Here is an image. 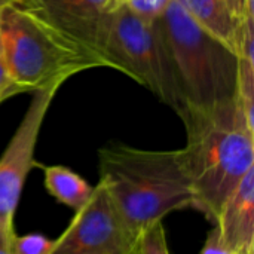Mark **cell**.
I'll use <instances>...</instances> for the list:
<instances>
[{"mask_svg": "<svg viewBox=\"0 0 254 254\" xmlns=\"http://www.w3.org/2000/svg\"><path fill=\"white\" fill-rule=\"evenodd\" d=\"M177 115L186 128L188 141L179 150L193 188V208L214 222L225 199L254 168V125L237 98L207 107L186 103Z\"/></svg>", "mask_w": 254, "mask_h": 254, "instance_id": "obj_1", "label": "cell"}, {"mask_svg": "<svg viewBox=\"0 0 254 254\" xmlns=\"http://www.w3.org/2000/svg\"><path fill=\"white\" fill-rule=\"evenodd\" d=\"M100 180L129 232L138 237L177 210L195 207L180 150L109 144L98 150Z\"/></svg>", "mask_w": 254, "mask_h": 254, "instance_id": "obj_2", "label": "cell"}, {"mask_svg": "<svg viewBox=\"0 0 254 254\" xmlns=\"http://www.w3.org/2000/svg\"><path fill=\"white\" fill-rule=\"evenodd\" d=\"M0 52L22 92H33L95 67L104 61L19 0L0 16Z\"/></svg>", "mask_w": 254, "mask_h": 254, "instance_id": "obj_3", "label": "cell"}, {"mask_svg": "<svg viewBox=\"0 0 254 254\" xmlns=\"http://www.w3.org/2000/svg\"><path fill=\"white\" fill-rule=\"evenodd\" d=\"M185 104L214 106L237 98L240 57L204 31L171 0L159 18Z\"/></svg>", "mask_w": 254, "mask_h": 254, "instance_id": "obj_4", "label": "cell"}, {"mask_svg": "<svg viewBox=\"0 0 254 254\" xmlns=\"http://www.w3.org/2000/svg\"><path fill=\"white\" fill-rule=\"evenodd\" d=\"M98 54L106 67L129 76L176 113L185 106L159 18L147 21L118 4L103 24Z\"/></svg>", "mask_w": 254, "mask_h": 254, "instance_id": "obj_5", "label": "cell"}, {"mask_svg": "<svg viewBox=\"0 0 254 254\" xmlns=\"http://www.w3.org/2000/svg\"><path fill=\"white\" fill-rule=\"evenodd\" d=\"M137 238L129 232L101 183L55 240L51 254H132Z\"/></svg>", "mask_w": 254, "mask_h": 254, "instance_id": "obj_6", "label": "cell"}, {"mask_svg": "<svg viewBox=\"0 0 254 254\" xmlns=\"http://www.w3.org/2000/svg\"><path fill=\"white\" fill-rule=\"evenodd\" d=\"M63 83L33 91L28 109L0 156V220L15 223L25 180L36 167L34 150L45 116Z\"/></svg>", "mask_w": 254, "mask_h": 254, "instance_id": "obj_7", "label": "cell"}, {"mask_svg": "<svg viewBox=\"0 0 254 254\" xmlns=\"http://www.w3.org/2000/svg\"><path fill=\"white\" fill-rule=\"evenodd\" d=\"M51 25L91 52L98 54V42L107 15L119 0H19ZM101 58V57H100ZM103 60V58H101ZM106 64V63H104Z\"/></svg>", "mask_w": 254, "mask_h": 254, "instance_id": "obj_8", "label": "cell"}, {"mask_svg": "<svg viewBox=\"0 0 254 254\" xmlns=\"http://www.w3.org/2000/svg\"><path fill=\"white\" fill-rule=\"evenodd\" d=\"M214 222L231 253L254 254V168L225 199Z\"/></svg>", "mask_w": 254, "mask_h": 254, "instance_id": "obj_9", "label": "cell"}, {"mask_svg": "<svg viewBox=\"0 0 254 254\" xmlns=\"http://www.w3.org/2000/svg\"><path fill=\"white\" fill-rule=\"evenodd\" d=\"M185 12L210 36L226 45L238 57L244 39L246 18L237 16L226 0H177Z\"/></svg>", "mask_w": 254, "mask_h": 254, "instance_id": "obj_10", "label": "cell"}, {"mask_svg": "<svg viewBox=\"0 0 254 254\" xmlns=\"http://www.w3.org/2000/svg\"><path fill=\"white\" fill-rule=\"evenodd\" d=\"M42 168L45 188L60 204L77 211L89 201L95 186H91L77 173L64 165H42Z\"/></svg>", "mask_w": 254, "mask_h": 254, "instance_id": "obj_11", "label": "cell"}, {"mask_svg": "<svg viewBox=\"0 0 254 254\" xmlns=\"http://www.w3.org/2000/svg\"><path fill=\"white\" fill-rule=\"evenodd\" d=\"M137 252L138 254H170L162 222L153 223L138 237Z\"/></svg>", "mask_w": 254, "mask_h": 254, "instance_id": "obj_12", "label": "cell"}, {"mask_svg": "<svg viewBox=\"0 0 254 254\" xmlns=\"http://www.w3.org/2000/svg\"><path fill=\"white\" fill-rule=\"evenodd\" d=\"M55 240H49L42 234L13 235L12 254H51Z\"/></svg>", "mask_w": 254, "mask_h": 254, "instance_id": "obj_13", "label": "cell"}, {"mask_svg": "<svg viewBox=\"0 0 254 254\" xmlns=\"http://www.w3.org/2000/svg\"><path fill=\"white\" fill-rule=\"evenodd\" d=\"M170 1L171 0H119V4H125L131 12L147 21H155L162 16Z\"/></svg>", "mask_w": 254, "mask_h": 254, "instance_id": "obj_14", "label": "cell"}, {"mask_svg": "<svg viewBox=\"0 0 254 254\" xmlns=\"http://www.w3.org/2000/svg\"><path fill=\"white\" fill-rule=\"evenodd\" d=\"M18 94H22V91L10 77L7 67L3 61L1 52H0V103H3L4 100L10 98L13 95H18Z\"/></svg>", "mask_w": 254, "mask_h": 254, "instance_id": "obj_15", "label": "cell"}, {"mask_svg": "<svg viewBox=\"0 0 254 254\" xmlns=\"http://www.w3.org/2000/svg\"><path fill=\"white\" fill-rule=\"evenodd\" d=\"M199 254H232L229 252V249L225 246L222 237H220V232L217 228L211 229V232L208 234L205 243H204V247L201 250Z\"/></svg>", "mask_w": 254, "mask_h": 254, "instance_id": "obj_16", "label": "cell"}, {"mask_svg": "<svg viewBox=\"0 0 254 254\" xmlns=\"http://www.w3.org/2000/svg\"><path fill=\"white\" fill-rule=\"evenodd\" d=\"M15 234V223L0 220V254H12V240Z\"/></svg>", "mask_w": 254, "mask_h": 254, "instance_id": "obj_17", "label": "cell"}, {"mask_svg": "<svg viewBox=\"0 0 254 254\" xmlns=\"http://www.w3.org/2000/svg\"><path fill=\"white\" fill-rule=\"evenodd\" d=\"M231 10L240 16L246 18L247 15H253V0H226Z\"/></svg>", "mask_w": 254, "mask_h": 254, "instance_id": "obj_18", "label": "cell"}, {"mask_svg": "<svg viewBox=\"0 0 254 254\" xmlns=\"http://www.w3.org/2000/svg\"><path fill=\"white\" fill-rule=\"evenodd\" d=\"M12 1H15V0H0V16H1V12H3V9H4L7 4H10Z\"/></svg>", "mask_w": 254, "mask_h": 254, "instance_id": "obj_19", "label": "cell"}, {"mask_svg": "<svg viewBox=\"0 0 254 254\" xmlns=\"http://www.w3.org/2000/svg\"><path fill=\"white\" fill-rule=\"evenodd\" d=\"M132 254H138V252H137V249H135V252H134V253Z\"/></svg>", "mask_w": 254, "mask_h": 254, "instance_id": "obj_20", "label": "cell"}]
</instances>
